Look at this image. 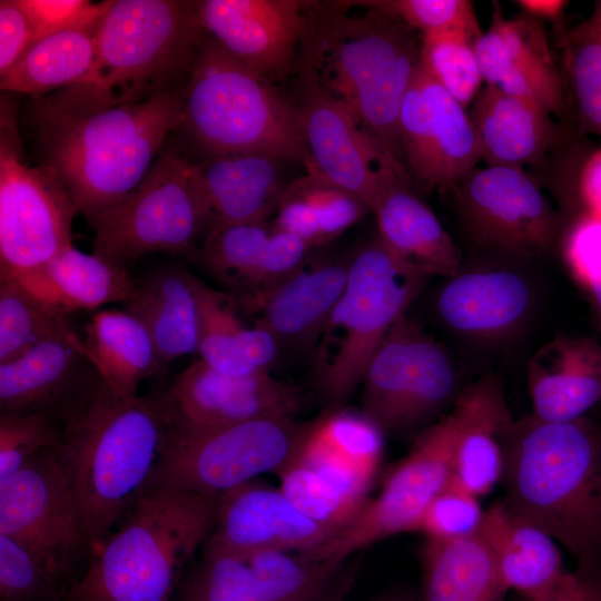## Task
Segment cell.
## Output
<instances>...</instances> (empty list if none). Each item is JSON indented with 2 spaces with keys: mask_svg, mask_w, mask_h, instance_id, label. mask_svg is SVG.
Instances as JSON below:
<instances>
[{
  "mask_svg": "<svg viewBox=\"0 0 601 601\" xmlns=\"http://www.w3.org/2000/svg\"><path fill=\"white\" fill-rule=\"evenodd\" d=\"M186 86L104 107L30 98L26 117L39 165L60 180L90 225L140 183L167 136L179 129Z\"/></svg>",
  "mask_w": 601,
  "mask_h": 601,
  "instance_id": "6da1fadb",
  "label": "cell"
},
{
  "mask_svg": "<svg viewBox=\"0 0 601 601\" xmlns=\"http://www.w3.org/2000/svg\"><path fill=\"white\" fill-rule=\"evenodd\" d=\"M305 6L306 27L295 66L299 81L344 105L405 168L400 114L421 65V41L414 30L376 10L353 13L344 1H305Z\"/></svg>",
  "mask_w": 601,
  "mask_h": 601,
  "instance_id": "7a4b0ae2",
  "label": "cell"
},
{
  "mask_svg": "<svg viewBox=\"0 0 601 601\" xmlns=\"http://www.w3.org/2000/svg\"><path fill=\"white\" fill-rule=\"evenodd\" d=\"M501 482V502L512 516L548 533L578 570L601 575L600 426L588 417L515 420Z\"/></svg>",
  "mask_w": 601,
  "mask_h": 601,
  "instance_id": "3957f363",
  "label": "cell"
},
{
  "mask_svg": "<svg viewBox=\"0 0 601 601\" xmlns=\"http://www.w3.org/2000/svg\"><path fill=\"white\" fill-rule=\"evenodd\" d=\"M164 431L149 395L125 396L104 381L93 397L61 424L53 450L90 553L145 492L161 454Z\"/></svg>",
  "mask_w": 601,
  "mask_h": 601,
  "instance_id": "277c9868",
  "label": "cell"
},
{
  "mask_svg": "<svg viewBox=\"0 0 601 601\" xmlns=\"http://www.w3.org/2000/svg\"><path fill=\"white\" fill-rule=\"evenodd\" d=\"M218 495L151 487L95 548L61 601H174L208 540Z\"/></svg>",
  "mask_w": 601,
  "mask_h": 601,
  "instance_id": "5b68a950",
  "label": "cell"
},
{
  "mask_svg": "<svg viewBox=\"0 0 601 601\" xmlns=\"http://www.w3.org/2000/svg\"><path fill=\"white\" fill-rule=\"evenodd\" d=\"M205 36L196 1L111 0L89 76L49 95L82 107L149 99L187 83Z\"/></svg>",
  "mask_w": 601,
  "mask_h": 601,
  "instance_id": "8992f818",
  "label": "cell"
},
{
  "mask_svg": "<svg viewBox=\"0 0 601 601\" xmlns=\"http://www.w3.org/2000/svg\"><path fill=\"white\" fill-rule=\"evenodd\" d=\"M184 129L208 157L259 154L309 165L296 106L205 36L185 91Z\"/></svg>",
  "mask_w": 601,
  "mask_h": 601,
  "instance_id": "52a82bcc",
  "label": "cell"
},
{
  "mask_svg": "<svg viewBox=\"0 0 601 601\" xmlns=\"http://www.w3.org/2000/svg\"><path fill=\"white\" fill-rule=\"evenodd\" d=\"M430 277L398 262L378 238L351 257L347 283L313 351V375L331 408L362 384L392 327L406 315Z\"/></svg>",
  "mask_w": 601,
  "mask_h": 601,
  "instance_id": "ba28073f",
  "label": "cell"
},
{
  "mask_svg": "<svg viewBox=\"0 0 601 601\" xmlns=\"http://www.w3.org/2000/svg\"><path fill=\"white\" fill-rule=\"evenodd\" d=\"M361 385L359 411L385 436L415 439L451 411L464 387L449 352L407 315L386 335Z\"/></svg>",
  "mask_w": 601,
  "mask_h": 601,
  "instance_id": "9c48e42d",
  "label": "cell"
},
{
  "mask_svg": "<svg viewBox=\"0 0 601 601\" xmlns=\"http://www.w3.org/2000/svg\"><path fill=\"white\" fill-rule=\"evenodd\" d=\"M307 422L266 417L198 432H167L147 489L219 495L264 473L278 474L294 456Z\"/></svg>",
  "mask_w": 601,
  "mask_h": 601,
  "instance_id": "30bf717a",
  "label": "cell"
},
{
  "mask_svg": "<svg viewBox=\"0 0 601 601\" xmlns=\"http://www.w3.org/2000/svg\"><path fill=\"white\" fill-rule=\"evenodd\" d=\"M92 253L126 268L151 253L195 259L204 237L191 162L162 151L140 183L92 224Z\"/></svg>",
  "mask_w": 601,
  "mask_h": 601,
  "instance_id": "8fae6325",
  "label": "cell"
},
{
  "mask_svg": "<svg viewBox=\"0 0 601 601\" xmlns=\"http://www.w3.org/2000/svg\"><path fill=\"white\" fill-rule=\"evenodd\" d=\"M0 139V278L28 286L71 245L78 213L60 180L22 156L14 119L2 110Z\"/></svg>",
  "mask_w": 601,
  "mask_h": 601,
  "instance_id": "7c38bea8",
  "label": "cell"
},
{
  "mask_svg": "<svg viewBox=\"0 0 601 601\" xmlns=\"http://www.w3.org/2000/svg\"><path fill=\"white\" fill-rule=\"evenodd\" d=\"M456 425L451 412L422 432L408 454L387 475L381 492L317 549L318 560L345 562L353 553L386 538L418 532L425 510L452 475Z\"/></svg>",
  "mask_w": 601,
  "mask_h": 601,
  "instance_id": "4fadbf2b",
  "label": "cell"
},
{
  "mask_svg": "<svg viewBox=\"0 0 601 601\" xmlns=\"http://www.w3.org/2000/svg\"><path fill=\"white\" fill-rule=\"evenodd\" d=\"M0 534L23 545L67 590L73 584L76 566L90 552L75 496L53 447L37 453L0 480Z\"/></svg>",
  "mask_w": 601,
  "mask_h": 601,
  "instance_id": "5bb4252c",
  "label": "cell"
},
{
  "mask_svg": "<svg viewBox=\"0 0 601 601\" xmlns=\"http://www.w3.org/2000/svg\"><path fill=\"white\" fill-rule=\"evenodd\" d=\"M463 224L479 247L515 257L556 248L564 220L524 168L475 167L453 188Z\"/></svg>",
  "mask_w": 601,
  "mask_h": 601,
  "instance_id": "9a60e30c",
  "label": "cell"
},
{
  "mask_svg": "<svg viewBox=\"0 0 601 601\" xmlns=\"http://www.w3.org/2000/svg\"><path fill=\"white\" fill-rule=\"evenodd\" d=\"M167 432H198L266 417H295L302 390L268 372L229 375L201 359L149 395Z\"/></svg>",
  "mask_w": 601,
  "mask_h": 601,
  "instance_id": "2e32d148",
  "label": "cell"
},
{
  "mask_svg": "<svg viewBox=\"0 0 601 601\" xmlns=\"http://www.w3.org/2000/svg\"><path fill=\"white\" fill-rule=\"evenodd\" d=\"M400 136L408 178L423 190H453L481 160L469 112L421 65L403 100Z\"/></svg>",
  "mask_w": 601,
  "mask_h": 601,
  "instance_id": "e0dca14e",
  "label": "cell"
},
{
  "mask_svg": "<svg viewBox=\"0 0 601 601\" xmlns=\"http://www.w3.org/2000/svg\"><path fill=\"white\" fill-rule=\"evenodd\" d=\"M536 292L530 276L502 264L464 266L445 278L435 311L456 336L477 344L506 342L530 321Z\"/></svg>",
  "mask_w": 601,
  "mask_h": 601,
  "instance_id": "ac0fdd59",
  "label": "cell"
},
{
  "mask_svg": "<svg viewBox=\"0 0 601 601\" xmlns=\"http://www.w3.org/2000/svg\"><path fill=\"white\" fill-rule=\"evenodd\" d=\"M199 22L231 57L272 82L296 66L305 1L199 0Z\"/></svg>",
  "mask_w": 601,
  "mask_h": 601,
  "instance_id": "d6986e66",
  "label": "cell"
},
{
  "mask_svg": "<svg viewBox=\"0 0 601 601\" xmlns=\"http://www.w3.org/2000/svg\"><path fill=\"white\" fill-rule=\"evenodd\" d=\"M102 381L78 334L48 339L0 364V413H39L61 425L93 397Z\"/></svg>",
  "mask_w": 601,
  "mask_h": 601,
  "instance_id": "ffe728a7",
  "label": "cell"
},
{
  "mask_svg": "<svg viewBox=\"0 0 601 601\" xmlns=\"http://www.w3.org/2000/svg\"><path fill=\"white\" fill-rule=\"evenodd\" d=\"M295 106L311 157L305 169L317 170L353 193L371 211L380 167L388 154L344 105L316 86L299 81V99Z\"/></svg>",
  "mask_w": 601,
  "mask_h": 601,
  "instance_id": "44dd1931",
  "label": "cell"
},
{
  "mask_svg": "<svg viewBox=\"0 0 601 601\" xmlns=\"http://www.w3.org/2000/svg\"><path fill=\"white\" fill-rule=\"evenodd\" d=\"M334 533L257 479L218 495L207 544L246 556L264 550L309 552Z\"/></svg>",
  "mask_w": 601,
  "mask_h": 601,
  "instance_id": "7402d4cb",
  "label": "cell"
},
{
  "mask_svg": "<svg viewBox=\"0 0 601 601\" xmlns=\"http://www.w3.org/2000/svg\"><path fill=\"white\" fill-rule=\"evenodd\" d=\"M371 213L378 240L404 266L444 279L462 267V254L452 236L414 191L405 168L391 156L380 167Z\"/></svg>",
  "mask_w": 601,
  "mask_h": 601,
  "instance_id": "603a6c76",
  "label": "cell"
},
{
  "mask_svg": "<svg viewBox=\"0 0 601 601\" xmlns=\"http://www.w3.org/2000/svg\"><path fill=\"white\" fill-rule=\"evenodd\" d=\"M351 256L313 255L285 282L257 296L235 298L255 325L265 328L279 348L313 353L342 296Z\"/></svg>",
  "mask_w": 601,
  "mask_h": 601,
  "instance_id": "cb8c5ba5",
  "label": "cell"
},
{
  "mask_svg": "<svg viewBox=\"0 0 601 601\" xmlns=\"http://www.w3.org/2000/svg\"><path fill=\"white\" fill-rule=\"evenodd\" d=\"M300 238L266 223L226 227L199 245L195 262L235 298L266 293L298 270L312 254Z\"/></svg>",
  "mask_w": 601,
  "mask_h": 601,
  "instance_id": "d4e9b609",
  "label": "cell"
},
{
  "mask_svg": "<svg viewBox=\"0 0 601 601\" xmlns=\"http://www.w3.org/2000/svg\"><path fill=\"white\" fill-rule=\"evenodd\" d=\"M282 162L259 154L213 156L191 162L203 240L229 226L266 223L287 186L282 181Z\"/></svg>",
  "mask_w": 601,
  "mask_h": 601,
  "instance_id": "484cf974",
  "label": "cell"
},
{
  "mask_svg": "<svg viewBox=\"0 0 601 601\" xmlns=\"http://www.w3.org/2000/svg\"><path fill=\"white\" fill-rule=\"evenodd\" d=\"M450 412L456 425L450 481L481 497L502 481L506 440L516 420L501 380L484 375L464 385Z\"/></svg>",
  "mask_w": 601,
  "mask_h": 601,
  "instance_id": "4316f807",
  "label": "cell"
},
{
  "mask_svg": "<svg viewBox=\"0 0 601 601\" xmlns=\"http://www.w3.org/2000/svg\"><path fill=\"white\" fill-rule=\"evenodd\" d=\"M469 117L486 166L542 168L568 139L551 114L493 83L482 87Z\"/></svg>",
  "mask_w": 601,
  "mask_h": 601,
  "instance_id": "83f0119b",
  "label": "cell"
},
{
  "mask_svg": "<svg viewBox=\"0 0 601 601\" xmlns=\"http://www.w3.org/2000/svg\"><path fill=\"white\" fill-rule=\"evenodd\" d=\"M526 378L533 416L552 422L587 417L601 402V344L555 337L532 355Z\"/></svg>",
  "mask_w": 601,
  "mask_h": 601,
  "instance_id": "f1b7e54d",
  "label": "cell"
},
{
  "mask_svg": "<svg viewBox=\"0 0 601 601\" xmlns=\"http://www.w3.org/2000/svg\"><path fill=\"white\" fill-rule=\"evenodd\" d=\"M384 437L361 411L334 407L307 422L292 461L367 500L383 456Z\"/></svg>",
  "mask_w": 601,
  "mask_h": 601,
  "instance_id": "f546056e",
  "label": "cell"
},
{
  "mask_svg": "<svg viewBox=\"0 0 601 601\" xmlns=\"http://www.w3.org/2000/svg\"><path fill=\"white\" fill-rule=\"evenodd\" d=\"M481 533L490 543L508 590L543 601L564 581L556 542L541 529L512 516L501 501L485 510Z\"/></svg>",
  "mask_w": 601,
  "mask_h": 601,
  "instance_id": "4dcf8cb0",
  "label": "cell"
},
{
  "mask_svg": "<svg viewBox=\"0 0 601 601\" xmlns=\"http://www.w3.org/2000/svg\"><path fill=\"white\" fill-rule=\"evenodd\" d=\"M198 309L199 359L217 372L243 376L268 372L280 351L274 336L260 326L245 325L239 305L229 293L195 276Z\"/></svg>",
  "mask_w": 601,
  "mask_h": 601,
  "instance_id": "1f68e13d",
  "label": "cell"
},
{
  "mask_svg": "<svg viewBox=\"0 0 601 601\" xmlns=\"http://www.w3.org/2000/svg\"><path fill=\"white\" fill-rule=\"evenodd\" d=\"M195 276L185 268H160L137 280L122 304L149 333L160 363L197 353L198 309Z\"/></svg>",
  "mask_w": 601,
  "mask_h": 601,
  "instance_id": "d6a6232c",
  "label": "cell"
},
{
  "mask_svg": "<svg viewBox=\"0 0 601 601\" xmlns=\"http://www.w3.org/2000/svg\"><path fill=\"white\" fill-rule=\"evenodd\" d=\"M421 562V601H505L509 590L481 531L457 540H425Z\"/></svg>",
  "mask_w": 601,
  "mask_h": 601,
  "instance_id": "836d02e7",
  "label": "cell"
},
{
  "mask_svg": "<svg viewBox=\"0 0 601 601\" xmlns=\"http://www.w3.org/2000/svg\"><path fill=\"white\" fill-rule=\"evenodd\" d=\"M82 341L104 382L121 395L138 396L142 381L166 370L145 326L125 309L96 312Z\"/></svg>",
  "mask_w": 601,
  "mask_h": 601,
  "instance_id": "e575fe53",
  "label": "cell"
},
{
  "mask_svg": "<svg viewBox=\"0 0 601 601\" xmlns=\"http://www.w3.org/2000/svg\"><path fill=\"white\" fill-rule=\"evenodd\" d=\"M136 284L126 268L72 244L62 249L24 288L65 314L125 303Z\"/></svg>",
  "mask_w": 601,
  "mask_h": 601,
  "instance_id": "d590c367",
  "label": "cell"
},
{
  "mask_svg": "<svg viewBox=\"0 0 601 601\" xmlns=\"http://www.w3.org/2000/svg\"><path fill=\"white\" fill-rule=\"evenodd\" d=\"M100 21L35 41L7 72L0 75L1 90L32 98L85 80L95 63Z\"/></svg>",
  "mask_w": 601,
  "mask_h": 601,
  "instance_id": "8d00e7d4",
  "label": "cell"
},
{
  "mask_svg": "<svg viewBox=\"0 0 601 601\" xmlns=\"http://www.w3.org/2000/svg\"><path fill=\"white\" fill-rule=\"evenodd\" d=\"M67 314L12 279L0 278V364L48 339L76 335Z\"/></svg>",
  "mask_w": 601,
  "mask_h": 601,
  "instance_id": "74e56055",
  "label": "cell"
},
{
  "mask_svg": "<svg viewBox=\"0 0 601 601\" xmlns=\"http://www.w3.org/2000/svg\"><path fill=\"white\" fill-rule=\"evenodd\" d=\"M285 191L294 199L305 235L317 247L328 244L371 213L361 198L314 169L292 180Z\"/></svg>",
  "mask_w": 601,
  "mask_h": 601,
  "instance_id": "f35d334b",
  "label": "cell"
},
{
  "mask_svg": "<svg viewBox=\"0 0 601 601\" xmlns=\"http://www.w3.org/2000/svg\"><path fill=\"white\" fill-rule=\"evenodd\" d=\"M481 35L464 29L422 35V68L465 109L485 83L475 53Z\"/></svg>",
  "mask_w": 601,
  "mask_h": 601,
  "instance_id": "ab89813d",
  "label": "cell"
},
{
  "mask_svg": "<svg viewBox=\"0 0 601 601\" xmlns=\"http://www.w3.org/2000/svg\"><path fill=\"white\" fill-rule=\"evenodd\" d=\"M181 579L174 601H267L246 559L207 543Z\"/></svg>",
  "mask_w": 601,
  "mask_h": 601,
  "instance_id": "60d3db41",
  "label": "cell"
},
{
  "mask_svg": "<svg viewBox=\"0 0 601 601\" xmlns=\"http://www.w3.org/2000/svg\"><path fill=\"white\" fill-rule=\"evenodd\" d=\"M552 158V194L563 220L579 216L601 219V142L568 137Z\"/></svg>",
  "mask_w": 601,
  "mask_h": 601,
  "instance_id": "b9f144b4",
  "label": "cell"
},
{
  "mask_svg": "<svg viewBox=\"0 0 601 601\" xmlns=\"http://www.w3.org/2000/svg\"><path fill=\"white\" fill-rule=\"evenodd\" d=\"M566 79L570 83L581 135L601 142V31L588 19L564 42Z\"/></svg>",
  "mask_w": 601,
  "mask_h": 601,
  "instance_id": "7bdbcfd3",
  "label": "cell"
},
{
  "mask_svg": "<svg viewBox=\"0 0 601 601\" xmlns=\"http://www.w3.org/2000/svg\"><path fill=\"white\" fill-rule=\"evenodd\" d=\"M280 491L292 504L334 534L343 530L368 500L359 499L295 461L277 474Z\"/></svg>",
  "mask_w": 601,
  "mask_h": 601,
  "instance_id": "ee69618b",
  "label": "cell"
},
{
  "mask_svg": "<svg viewBox=\"0 0 601 601\" xmlns=\"http://www.w3.org/2000/svg\"><path fill=\"white\" fill-rule=\"evenodd\" d=\"M529 52H551L540 21L523 14L505 19L494 6L492 23L475 43V53L485 83H495L503 68L514 58Z\"/></svg>",
  "mask_w": 601,
  "mask_h": 601,
  "instance_id": "f6af8a7d",
  "label": "cell"
},
{
  "mask_svg": "<svg viewBox=\"0 0 601 601\" xmlns=\"http://www.w3.org/2000/svg\"><path fill=\"white\" fill-rule=\"evenodd\" d=\"M556 248L601 328V219L588 216L565 219Z\"/></svg>",
  "mask_w": 601,
  "mask_h": 601,
  "instance_id": "bcb514c9",
  "label": "cell"
},
{
  "mask_svg": "<svg viewBox=\"0 0 601 601\" xmlns=\"http://www.w3.org/2000/svg\"><path fill=\"white\" fill-rule=\"evenodd\" d=\"M67 591L23 545L0 534V601H61Z\"/></svg>",
  "mask_w": 601,
  "mask_h": 601,
  "instance_id": "7dc6e473",
  "label": "cell"
},
{
  "mask_svg": "<svg viewBox=\"0 0 601 601\" xmlns=\"http://www.w3.org/2000/svg\"><path fill=\"white\" fill-rule=\"evenodd\" d=\"M493 85L551 115L563 110L564 83L551 52H529L512 59Z\"/></svg>",
  "mask_w": 601,
  "mask_h": 601,
  "instance_id": "c3c4849f",
  "label": "cell"
},
{
  "mask_svg": "<svg viewBox=\"0 0 601 601\" xmlns=\"http://www.w3.org/2000/svg\"><path fill=\"white\" fill-rule=\"evenodd\" d=\"M356 8L391 16L422 35L464 29L481 35L474 4L469 0H366L346 1Z\"/></svg>",
  "mask_w": 601,
  "mask_h": 601,
  "instance_id": "681fc988",
  "label": "cell"
},
{
  "mask_svg": "<svg viewBox=\"0 0 601 601\" xmlns=\"http://www.w3.org/2000/svg\"><path fill=\"white\" fill-rule=\"evenodd\" d=\"M61 425L45 414L0 413V480L56 446Z\"/></svg>",
  "mask_w": 601,
  "mask_h": 601,
  "instance_id": "f907efd6",
  "label": "cell"
},
{
  "mask_svg": "<svg viewBox=\"0 0 601 601\" xmlns=\"http://www.w3.org/2000/svg\"><path fill=\"white\" fill-rule=\"evenodd\" d=\"M484 514L480 497L450 481L425 510L418 532L432 541L472 536L480 532Z\"/></svg>",
  "mask_w": 601,
  "mask_h": 601,
  "instance_id": "816d5d0a",
  "label": "cell"
},
{
  "mask_svg": "<svg viewBox=\"0 0 601 601\" xmlns=\"http://www.w3.org/2000/svg\"><path fill=\"white\" fill-rule=\"evenodd\" d=\"M18 2L31 22L35 41L59 31L98 22L111 4V0L98 3L88 0H18Z\"/></svg>",
  "mask_w": 601,
  "mask_h": 601,
  "instance_id": "f5cc1de1",
  "label": "cell"
},
{
  "mask_svg": "<svg viewBox=\"0 0 601 601\" xmlns=\"http://www.w3.org/2000/svg\"><path fill=\"white\" fill-rule=\"evenodd\" d=\"M35 31L18 0L0 1V75L33 43Z\"/></svg>",
  "mask_w": 601,
  "mask_h": 601,
  "instance_id": "db71d44e",
  "label": "cell"
},
{
  "mask_svg": "<svg viewBox=\"0 0 601 601\" xmlns=\"http://www.w3.org/2000/svg\"><path fill=\"white\" fill-rule=\"evenodd\" d=\"M543 601H601V575L577 570Z\"/></svg>",
  "mask_w": 601,
  "mask_h": 601,
  "instance_id": "11a10c76",
  "label": "cell"
},
{
  "mask_svg": "<svg viewBox=\"0 0 601 601\" xmlns=\"http://www.w3.org/2000/svg\"><path fill=\"white\" fill-rule=\"evenodd\" d=\"M514 3L522 13L540 22L559 21L569 6L565 0H516Z\"/></svg>",
  "mask_w": 601,
  "mask_h": 601,
  "instance_id": "9f6ffc18",
  "label": "cell"
},
{
  "mask_svg": "<svg viewBox=\"0 0 601 601\" xmlns=\"http://www.w3.org/2000/svg\"><path fill=\"white\" fill-rule=\"evenodd\" d=\"M355 579V570L351 569L343 573L339 582L326 601H345Z\"/></svg>",
  "mask_w": 601,
  "mask_h": 601,
  "instance_id": "6f0895ef",
  "label": "cell"
},
{
  "mask_svg": "<svg viewBox=\"0 0 601 601\" xmlns=\"http://www.w3.org/2000/svg\"><path fill=\"white\" fill-rule=\"evenodd\" d=\"M371 601H421L420 595L407 590L395 589L384 592Z\"/></svg>",
  "mask_w": 601,
  "mask_h": 601,
  "instance_id": "680465c9",
  "label": "cell"
},
{
  "mask_svg": "<svg viewBox=\"0 0 601 601\" xmlns=\"http://www.w3.org/2000/svg\"><path fill=\"white\" fill-rule=\"evenodd\" d=\"M589 19L601 31V0L594 3L593 12Z\"/></svg>",
  "mask_w": 601,
  "mask_h": 601,
  "instance_id": "91938a15",
  "label": "cell"
}]
</instances>
